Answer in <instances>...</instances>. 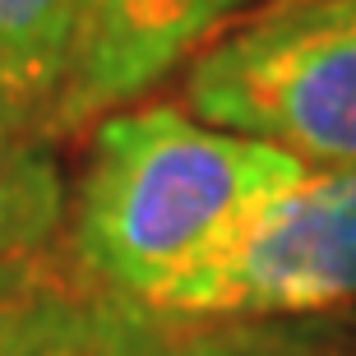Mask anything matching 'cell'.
I'll use <instances>...</instances> for the list:
<instances>
[{"mask_svg": "<svg viewBox=\"0 0 356 356\" xmlns=\"http://www.w3.org/2000/svg\"><path fill=\"white\" fill-rule=\"evenodd\" d=\"M92 356H324L296 333L250 329V324H218V329L176 333L167 319L125 305L120 324L102 338Z\"/></svg>", "mask_w": 356, "mask_h": 356, "instance_id": "obj_8", "label": "cell"}, {"mask_svg": "<svg viewBox=\"0 0 356 356\" xmlns=\"http://www.w3.org/2000/svg\"><path fill=\"white\" fill-rule=\"evenodd\" d=\"M65 222V181L47 134L0 111V264L38 259Z\"/></svg>", "mask_w": 356, "mask_h": 356, "instance_id": "obj_6", "label": "cell"}, {"mask_svg": "<svg viewBox=\"0 0 356 356\" xmlns=\"http://www.w3.org/2000/svg\"><path fill=\"white\" fill-rule=\"evenodd\" d=\"M47 277V268L38 264V259H19V264H0V301H10V296H19V291H28L33 282H42Z\"/></svg>", "mask_w": 356, "mask_h": 356, "instance_id": "obj_9", "label": "cell"}, {"mask_svg": "<svg viewBox=\"0 0 356 356\" xmlns=\"http://www.w3.org/2000/svg\"><path fill=\"white\" fill-rule=\"evenodd\" d=\"M241 5L245 0H74L65 88L47 134L79 130L148 92Z\"/></svg>", "mask_w": 356, "mask_h": 356, "instance_id": "obj_4", "label": "cell"}, {"mask_svg": "<svg viewBox=\"0 0 356 356\" xmlns=\"http://www.w3.org/2000/svg\"><path fill=\"white\" fill-rule=\"evenodd\" d=\"M301 172V158L176 106L102 116L70 199L74 259L111 301L153 315L254 204Z\"/></svg>", "mask_w": 356, "mask_h": 356, "instance_id": "obj_1", "label": "cell"}, {"mask_svg": "<svg viewBox=\"0 0 356 356\" xmlns=\"http://www.w3.org/2000/svg\"><path fill=\"white\" fill-rule=\"evenodd\" d=\"M125 305L56 282L51 273L0 301V356H92Z\"/></svg>", "mask_w": 356, "mask_h": 356, "instance_id": "obj_7", "label": "cell"}, {"mask_svg": "<svg viewBox=\"0 0 356 356\" xmlns=\"http://www.w3.org/2000/svg\"><path fill=\"white\" fill-rule=\"evenodd\" d=\"M356 301V167H305L254 204L153 310L172 324H273Z\"/></svg>", "mask_w": 356, "mask_h": 356, "instance_id": "obj_3", "label": "cell"}, {"mask_svg": "<svg viewBox=\"0 0 356 356\" xmlns=\"http://www.w3.org/2000/svg\"><path fill=\"white\" fill-rule=\"evenodd\" d=\"M74 0H0V111L47 134L65 88Z\"/></svg>", "mask_w": 356, "mask_h": 356, "instance_id": "obj_5", "label": "cell"}, {"mask_svg": "<svg viewBox=\"0 0 356 356\" xmlns=\"http://www.w3.org/2000/svg\"><path fill=\"white\" fill-rule=\"evenodd\" d=\"M204 125L305 167H356V0H291L213 42L185 83Z\"/></svg>", "mask_w": 356, "mask_h": 356, "instance_id": "obj_2", "label": "cell"}]
</instances>
